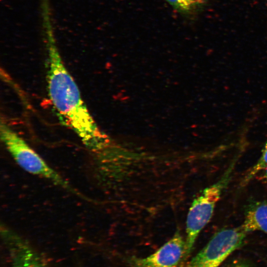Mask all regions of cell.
Returning <instances> with one entry per match:
<instances>
[{
    "instance_id": "52a82bcc",
    "label": "cell",
    "mask_w": 267,
    "mask_h": 267,
    "mask_svg": "<svg viewBox=\"0 0 267 267\" xmlns=\"http://www.w3.org/2000/svg\"><path fill=\"white\" fill-rule=\"evenodd\" d=\"M14 241L11 249L13 267H46L36 251L19 240Z\"/></svg>"
},
{
    "instance_id": "7a4b0ae2",
    "label": "cell",
    "mask_w": 267,
    "mask_h": 267,
    "mask_svg": "<svg viewBox=\"0 0 267 267\" xmlns=\"http://www.w3.org/2000/svg\"><path fill=\"white\" fill-rule=\"evenodd\" d=\"M236 160H233L217 181L203 189L192 202L186 222L185 257L190 255L200 232L212 219L216 205L231 179Z\"/></svg>"
},
{
    "instance_id": "ba28073f",
    "label": "cell",
    "mask_w": 267,
    "mask_h": 267,
    "mask_svg": "<svg viewBox=\"0 0 267 267\" xmlns=\"http://www.w3.org/2000/svg\"><path fill=\"white\" fill-rule=\"evenodd\" d=\"M177 12L184 17L192 16L199 12L205 0H165Z\"/></svg>"
},
{
    "instance_id": "30bf717a",
    "label": "cell",
    "mask_w": 267,
    "mask_h": 267,
    "mask_svg": "<svg viewBox=\"0 0 267 267\" xmlns=\"http://www.w3.org/2000/svg\"><path fill=\"white\" fill-rule=\"evenodd\" d=\"M262 172V178L264 181L267 184V167Z\"/></svg>"
},
{
    "instance_id": "9c48e42d",
    "label": "cell",
    "mask_w": 267,
    "mask_h": 267,
    "mask_svg": "<svg viewBox=\"0 0 267 267\" xmlns=\"http://www.w3.org/2000/svg\"><path fill=\"white\" fill-rule=\"evenodd\" d=\"M267 167V141L257 161L246 172L241 181V185L248 184L258 174Z\"/></svg>"
},
{
    "instance_id": "6da1fadb",
    "label": "cell",
    "mask_w": 267,
    "mask_h": 267,
    "mask_svg": "<svg viewBox=\"0 0 267 267\" xmlns=\"http://www.w3.org/2000/svg\"><path fill=\"white\" fill-rule=\"evenodd\" d=\"M47 83L48 94L59 119L92 151L109 144L107 136L98 128L83 100L79 88L63 63L54 41H48Z\"/></svg>"
},
{
    "instance_id": "3957f363",
    "label": "cell",
    "mask_w": 267,
    "mask_h": 267,
    "mask_svg": "<svg viewBox=\"0 0 267 267\" xmlns=\"http://www.w3.org/2000/svg\"><path fill=\"white\" fill-rule=\"evenodd\" d=\"M0 137L16 162L29 173L46 178L71 189L68 183L4 122L0 123Z\"/></svg>"
},
{
    "instance_id": "5b68a950",
    "label": "cell",
    "mask_w": 267,
    "mask_h": 267,
    "mask_svg": "<svg viewBox=\"0 0 267 267\" xmlns=\"http://www.w3.org/2000/svg\"><path fill=\"white\" fill-rule=\"evenodd\" d=\"M185 254V240L178 229L155 252L143 258L133 257L131 262L134 267H177Z\"/></svg>"
},
{
    "instance_id": "8992f818",
    "label": "cell",
    "mask_w": 267,
    "mask_h": 267,
    "mask_svg": "<svg viewBox=\"0 0 267 267\" xmlns=\"http://www.w3.org/2000/svg\"><path fill=\"white\" fill-rule=\"evenodd\" d=\"M241 225L247 233L261 231L267 234V199L251 205Z\"/></svg>"
},
{
    "instance_id": "8fae6325",
    "label": "cell",
    "mask_w": 267,
    "mask_h": 267,
    "mask_svg": "<svg viewBox=\"0 0 267 267\" xmlns=\"http://www.w3.org/2000/svg\"><path fill=\"white\" fill-rule=\"evenodd\" d=\"M230 267H250L244 263H237L235 265H233Z\"/></svg>"
},
{
    "instance_id": "277c9868",
    "label": "cell",
    "mask_w": 267,
    "mask_h": 267,
    "mask_svg": "<svg viewBox=\"0 0 267 267\" xmlns=\"http://www.w3.org/2000/svg\"><path fill=\"white\" fill-rule=\"evenodd\" d=\"M247 233L241 225L219 230L184 267H219L241 246Z\"/></svg>"
}]
</instances>
